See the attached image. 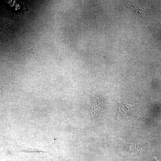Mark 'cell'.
I'll list each match as a JSON object with an SVG mask.
<instances>
[{
    "instance_id": "obj_1",
    "label": "cell",
    "mask_w": 161,
    "mask_h": 161,
    "mask_svg": "<svg viewBox=\"0 0 161 161\" xmlns=\"http://www.w3.org/2000/svg\"><path fill=\"white\" fill-rule=\"evenodd\" d=\"M116 101V117L117 118L126 119L135 117L140 112L139 104L130 105L124 101Z\"/></svg>"
},
{
    "instance_id": "obj_2",
    "label": "cell",
    "mask_w": 161,
    "mask_h": 161,
    "mask_svg": "<svg viewBox=\"0 0 161 161\" xmlns=\"http://www.w3.org/2000/svg\"><path fill=\"white\" fill-rule=\"evenodd\" d=\"M96 92L94 87H92L90 92L89 113L90 115L93 116L100 114L104 106L103 101Z\"/></svg>"
},
{
    "instance_id": "obj_3",
    "label": "cell",
    "mask_w": 161,
    "mask_h": 161,
    "mask_svg": "<svg viewBox=\"0 0 161 161\" xmlns=\"http://www.w3.org/2000/svg\"><path fill=\"white\" fill-rule=\"evenodd\" d=\"M20 151L25 152H42L43 153H48L47 151H44L41 149H38L35 148L31 147L27 148L24 149H20Z\"/></svg>"
},
{
    "instance_id": "obj_4",
    "label": "cell",
    "mask_w": 161,
    "mask_h": 161,
    "mask_svg": "<svg viewBox=\"0 0 161 161\" xmlns=\"http://www.w3.org/2000/svg\"><path fill=\"white\" fill-rule=\"evenodd\" d=\"M152 161H157L156 160V159L154 158L152 159Z\"/></svg>"
}]
</instances>
